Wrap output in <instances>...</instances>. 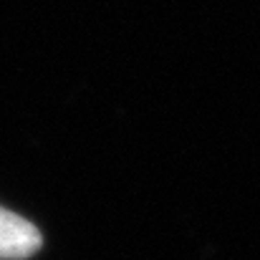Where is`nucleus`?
<instances>
[{
	"label": "nucleus",
	"instance_id": "obj_1",
	"mask_svg": "<svg viewBox=\"0 0 260 260\" xmlns=\"http://www.w3.org/2000/svg\"><path fill=\"white\" fill-rule=\"evenodd\" d=\"M43 238L33 222L0 207V260H25L36 255Z\"/></svg>",
	"mask_w": 260,
	"mask_h": 260
}]
</instances>
